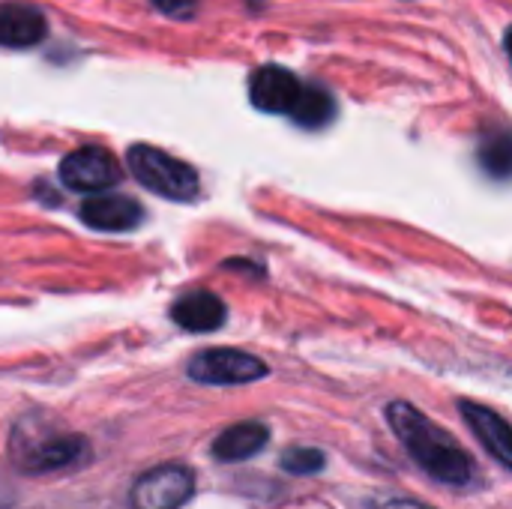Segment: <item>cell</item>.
<instances>
[{
  "label": "cell",
  "mask_w": 512,
  "mask_h": 509,
  "mask_svg": "<svg viewBox=\"0 0 512 509\" xmlns=\"http://www.w3.org/2000/svg\"><path fill=\"white\" fill-rule=\"evenodd\" d=\"M507 51H510V57H512V27H510V33H507Z\"/></svg>",
  "instance_id": "cell-18"
},
{
  "label": "cell",
  "mask_w": 512,
  "mask_h": 509,
  "mask_svg": "<svg viewBox=\"0 0 512 509\" xmlns=\"http://www.w3.org/2000/svg\"><path fill=\"white\" fill-rule=\"evenodd\" d=\"M324 465H327V459H324V453L321 450H315V447H291L285 456H282V468L288 471V474H318V471H324Z\"/></svg>",
  "instance_id": "cell-15"
},
{
  "label": "cell",
  "mask_w": 512,
  "mask_h": 509,
  "mask_svg": "<svg viewBox=\"0 0 512 509\" xmlns=\"http://www.w3.org/2000/svg\"><path fill=\"white\" fill-rule=\"evenodd\" d=\"M195 492V477L183 465H159L132 483V509H180Z\"/></svg>",
  "instance_id": "cell-5"
},
{
  "label": "cell",
  "mask_w": 512,
  "mask_h": 509,
  "mask_svg": "<svg viewBox=\"0 0 512 509\" xmlns=\"http://www.w3.org/2000/svg\"><path fill=\"white\" fill-rule=\"evenodd\" d=\"M291 117L303 126V129H321L336 117V99L324 90V87H306L291 111Z\"/></svg>",
  "instance_id": "cell-14"
},
{
  "label": "cell",
  "mask_w": 512,
  "mask_h": 509,
  "mask_svg": "<svg viewBox=\"0 0 512 509\" xmlns=\"http://www.w3.org/2000/svg\"><path fill=\"white\" fill-rule=\"evenodd\" d=\"M225 303L210 291H189L171 306V318L189 333H213L225 324Z\"/></svg>",
  "instance_id": "cell-10"
},
{
  "label": "cell",
  "mask_w": 512,
  "mask_h": 509,
  "mask_svg": "<svg viewBox=\"0 0 512 509\" xmlns=\"http://www.w3.org/2000/svg\"><path fill=\"white\" fill-rule=\"evenodd\" d=\"M480 168L492 180H512V132L510 129H492L483 135L477 150Z\"/></svg>",
  "instance_id": "cell-13"
},
{
  "label": "cell",
  "mask_w": 512,
  "mask_h": 509,
  "mask_svg": "<svg viewBox=\"0 0 512 509\" xmlns=\"http://www.w3.org/2000/svg\"><path fill=\"white\" fill-rule=\"evenodd\" d=\"M12 456H15V465L27 474H51V471L81 462L87 456V444L78 435L30 438L18 432L12 438Z\"/></svg>",
  "instance_id": "cell-3"
},
{
  "label": "cell",
  "mask_w": 512,
  "mask_h": 509,
  "mask_svg": "<svg viewBox=\"0 0 512 509\" xmlns=\"http://www.w3.org/2000/svg\"><path fill=\"white\" fill-rule=\"evenodd\" d=\"M126 159H129V171L144 189L168 201H192L198 195L195 168L168 156L165 150H156L150 144H135Z\"/></svg>",
  "instance_id": "cell-2"
},
{
  "label": "cell",
  "mask_w": 512,
  "mask_h": 509,
  "mask_svg": "<svg viewBox=\"0 0 512 509\" xmlns=\"http://www.w3.org/2000/svg\"><path fill=\"white\" fill-rule=\"evenodd\" d=\"M267 441L270 432L264 423H237L213 441V456L219 462H246L258 456L267 447Z\"/></svg>",
  "instance_id": "cell-12"
},
{
  "label": "cell",
  "mask_w": 512,
  "mask_h": 509,
  "mask_svg": "<svg viewBox=\"0 0 512 509\" xmlns=\"http://www.w3.org/2000/svg\"><path fill=\"white\" fill-rule=\"evenodd\" d=\"M378 509H426L423 504H417V501H387V504H381Z\"/></svg>",
  "instance_id": "cell-17"
},
{
  "label": "cell",
  "mask_w": 512,
  "mask_h": 509,
  "mask_svg": "<svg viewBox=\"0 0 512 509\" xmlns=\"http://www.w3.org/2000/svg\"><path fill=\"white\" fill-rule=\"evenodd\" d=\"M303 93V84L297 81L294 72L282 66H261L252 72L249 81V99L258 111L267 114H291L297 99Z\"/></svg>",
  "instance_id": "cell-7"
},
{
  "label": "cell",
  "mask_w": 512,
  "mask_h": 509,
  "mask_svg": "<svg viewBox=\"0 0 512 509\" xmlns=\"http://www.w3.org/2000/svg\"><path fill=\"white\" fill-rule=\"evenodd\" d=\"M45 15L30 3H3L0 6V45L30 48L45 36Z\"/></svg>",
  "instance_id": "cell-11"
},
{
  "label": "cell",
  "mask_w": 512,
  "mask_h": 509,
  "mask_svg": "<svg viewBox=\"0 0 512 509\" xmlns=\"http://www.w3.org/2000/svg\"><path fill=\"white\" fill-rule=\"evenodd\" d=\"M162 9H168V12H186V9H192V0H156Z\"/></svg>",
  "instance_id": "cell-16"
},
{
  "label": "cell",
  "mask_w": 512,
  "mask_h": 509,
  "mask_svg": "<svg viewBox=\"0 0 512 509\" xmlns=\"http://www.w3.org/2000/svg\"><path fill=\"white\" fill-rule=\"evenodd\" d=\"M78 216L87 228L96 231H132L141 222L144 210L129 195H90L81 204Z\"/></svg>",
  "instance_id": "cell-9"
},
{
  "label": "cell",
  "mask_w": 512,
  "mask_h": 509,
  "mask_svg": "<svg viewBox=\"0 0 512 509\" xmlns=\"http://www.w3.org/2000/svg\"><path fill=\"white\" fill-rule=\"evenodd\" d=\"M60 180L75 192H105L120 180L117 159L105 147H78L60 162Z\"/></svg>",
  "instance_id": "cell-6"
},
{
  "label": "cell",
  "mask_w": 512,
  "mask_h": 509,
  "mask_svg": "<svg viewBox=\"0 0 512 509\" xmlns=\"http://www.w3.org/2000/svg\"><path fill=\"white\" fill-rule=\"evenodd\" d=\"M189 378L198 384H210V387H237V384H252V381L267 378V366L246 351L210 348L192 357Z\"/></svg>",
  "instance_id": "cell-4"
},
{
  "label": "cell",
  "mask_w": 512,
  "mask_h": 509,
  "mask_svg": "<svg viewBox=\"0 0 512 509\" xmlns=\"http://www.w3.org/2000/svg\"><path fill=\"white\" fill-rule=\"evenodd\" d=\"M387 420L399 435V441L405 444V450L411 453V459L432 480L444 486H468L474 480L477 474L474 459L450 432L435 426L423 411H417L408 402H393L387 405Z\"/></svg>",
  "instance_id": "cell-1"
},
{
  "label": "cell",
  "mask_w": 512,
  "mask_h": 509,
  "mask_svg": "<svg viewBox=\"0 0 512 509\" xmlns=\"http://www.w3.org/2000/svg\"><path fill=\"white\" fill-rule=\"evenodd\" d=\"M462 420L471 426V432L477 435V441L495 456V462H501L507 471H512V426L492 408L480 405V402H459Z\"/></svg>",
  "instance_id": "cell-8"
}]
</instances>
